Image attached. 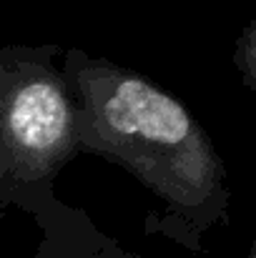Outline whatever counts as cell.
I'll list each match as a JSON object with an SVG mask.
<instances>
[{
  "instance_id": "cell-1",
  "label": "cell",
  "mask_w": 256,
  "mask_h": 258,
  "mask_svg": "<svg viewBox=\"0 0 256 258\" xmlns=\"http://www.w3.org/2000/svg\"><path fill=\"white\" fill-rule=\"evenodd\" d=\"M63 73L78 105L81 153L128 171L156 198L146 236L198 253L203 236L229 221L226 163L196 115L133 68L81 48L63 53Z\"/></svg>"
},
{
  "instance_id": "cell-2",
  "label": "cell",
  "mask_w": 256,
  "mask_h": 258,
  "mask_svg": "<svg viewBox=\"0 0 256 258\" xmlns=\"http://www.w3.org/2000/svg\"><path fill=\"white\" fill-rule=\"evenodd\" d=\"M56 43L0 48V218L33 216L78 153V105Z\"/></svg>"
},
{
  "instance_id": "cell-4",
  "label": "cell",
  "mask_w": 256,
  "mask_h": 258,
  "mask_svg": "<svg viewBox=\"0 0 256 258\" xmlns=\"http://www.w3.org/2000/svg\"><path fill=\"white\" fill-rule=\"evenodd\" d=\"M234 66H236L244 86L249 88L251 93H256V18L244 25L241 35L236 38Z\"/></svg>"
},
{
  "instance_id": "cell-5",
  "label": "cell",
  "mask_w": 256,
  "mask_h": 258,
  "mask_svg": "<svg viewBox=\"0 0 256 258\" xmlns=\"http://www.w3.org/2000/svg\"><path fill=\"white\" fill-rule=\"evenodd\" d=\"M246 258H256V238H254V243H251V251H249V256Z\"/></svg>"
},
{
  "instance_id": "cell-3",
  "label": "cell",
  "mask_w": 256,
  "mask_h": 258,
  "mask_svg": "<svg viewBox=\"0 0 256 258\" xmlns=\"http://www.w3.org/2000/svg\"><path fill=\"white\" fill-rule=\"evenodd\" d=\"M40 241L30 258H141L108 236L81 206L53 196L33 213Z\"/></svg>"
}]
</instances>
